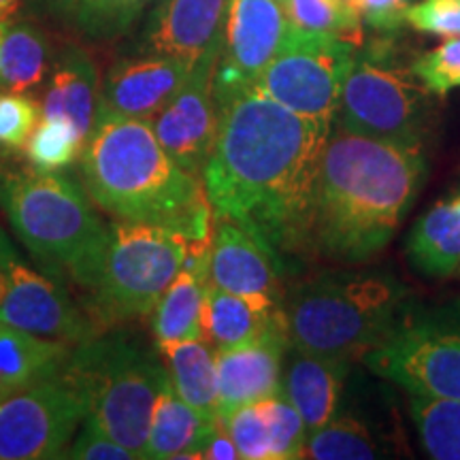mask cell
<instances>
[{"label": "cell", "instance_id": "cell-1", "mask_svg": "<svg viewBox=\"0 0 460 460\" xmlns=\"http://www.w3.org/2000/svg\"><path fill=\"white\" fill-rule=\"evenodd\" d=\"M220 130L203 186L216 220L239 224L278 254L307 247L309 216L331 124L279 105L256 85H224Z\"/></svg>", "mask_w": 460, "mask_h": 460}, {"label": "cell", "instance_id": "cell-2", "mask_svg": "<svg viewBox=\"0 0 460 460\" xmlns=\"http://www.w3.org/2000/svg\"><path fill=\"white\" fill-rule=\"evenodd\" d=\"M424 147L332 128L315 177L307 247L360 262L394 237L422 186Z\"/></svg>", "mask_w": 460, "mask_h": 460}, {"label": "cell", "instance_id": "cell-3", "mask_svg": "<svg viewBox=\"0 0 460 460\" xmlns=\"http://www.w3.org/2000/svg\"><path fill=\"white\" fill-rule=\"evenodd\" d=\"M79 163L88 197L118 220L154 224L194 241L211 239L203 180L164 152L149 119L101 109Z\"/></svg>", "mask_w": 460, "mask_h": 460}, {"label": "cell", "instance_id": "cell-4", "mask_svg": "<svg viewBox=\"0 0 460 460\" xmlns=\"http://www.w3.org/2000/svg\"><path fill=\"white\" fill-rule=\"evenodd\" d=\"M410 295L386 273H322L281 301L288 343L314 354L365 356L393 329Z\"/></svg>", "mask_w": 460, "mask_h": 460}, {"label": "cell", "instance_id": "cell-5", "mask_svg": "<svg viewBox=\"0 0 460 460\" xmlns=\"http://www.w3.org/2000/svg\"><path fill=\"white\" fill-rule=\"evenodd\" d=\"M0 203L34 256L66 269L75 284L88 290L99 271L109 226L94 214L77 181L54 171L20 172L3 183Z\"/></svg>", "mask_w": 460, "mask_h": 460}, {"label": "cell", "instance_id": "cell-6", "mask_svg": "<svg viewBox=\"0 0 460 460\" xmlns=\"http://www.w3.org/2000/svg\"><path fill=\"white\" fill-rule=\"evenodd\" d=\"M88 405V420L111 439L147 458L149 427L169 371L149 349L126 339L79 343L62 373Z\"/></svg>", "mask_w": 460, "mask_h": 460}, {"label": "cell", "instance_id": "cell-7", "mask_svg": "<svg viewBox=\"0 0 460 460\" xmlns=\"http://www.w3.org/2000/svg\"><path fill=\"white\" fill-rule=\"evenodd\" d=\"M209 241L154 224H109L99 271L88 286L92 307L109 324L152 314L190 254Z\"/></svg>", "mask_w": 460, "mask_h": 460}, {"label": "cell", "instance_id": "cell-8", "mask_svg": "<svg viewBox=\"0 0 460 460\" xmlns=\"http://www.w3.org/2000/svg\"><path fill=\"white\" fill-rule=\"evenodd\" d=\"M365 362L411 396L460 399V303L422 307L410 301Z\"/></svg>", "mask_w": 460, "mask_h": 460}, {"label": "cell", "instance_id": "cell-9", "mask_svg": "<svg viewBox=\"0 0 460 460\" xmlns=\"http://www.w3.org/2000/svg\"><path fill=\"white\" fill-rule=\"evenodd\" d=\"M430 92L411 68L373 56H354L335 122L356 135L424 147L430 128Z\"/></svg>", "mask_w": 460, "mask_h": 460}, {"label": "cell", "instance_id": "cell-10", "mask_svg": "<svg viewBox=\"0 0 460 460\" xmlns=\"http://www.w3.org/2000/svg\"><path fill=\"white\" fill-rule=\"evenodd\" d=\"M354 54L356 45L345 39L290 24L256 88L290 111L335 126L341 88Z\"/></svg>", "mask_w": 460, "mask_h": 460}, {"label": "cell", "instance_id": "cell-11", "mask_svg": "<svg viewBox=\"0 0 460 460\" xmlns=\"http://www.w3.org/2000/svg\"><path fill=\"white\" fill-rule=\"evenodd\" d=\"M88 416L84 396L65 376L0 401V460L65 458Z\"/></svg>", "mask_w": 460, "mask_h": 460}, {"label": "cell", "instance_id": "cell-12", "mask_svg": "<svg viewBox=\"0 0 460 460\" xmlns=\"http://www.w3.org/2000/svg\"><path fill=\"white\" fill-rule=\"evenodd\" d=\"M0 322L45 339L82 343L92 324L54 279L20 261L0 233Z\"/></svg>", "mask_w": 460, "mask_h": 460}, {"label": "cell", "instance_id": "cell-13", "mask_svg": "<svg viewBox=\"0 0 460 460\" xmlns=\"http://www.w3.org/2000/svg\"><path fill=\"white\" fill-rule=\"evenodd\" d=\"M217 58L200 60L190 71L180 92L149 119L164 152L199 180H203L207 160L214 152L220 130V111L214 99Z\"/></svg>", "mask_w": 460, "mask_h": 460}, {"label": "cell", "instance_id": "cell-14", "mask_svg": "<svg viewBox=\"0 0 460 460\" xmlns=\"http://www.w3.org/2000/svg\"><path fill=\"white\" fill-rule=\"evenodd\" d=\"M230 0H156L139 34L137 54L175 58L188 66L217 58Z\"/></svg>", "mask_w": 460, "mask_h": 460}, {"label": "cell", "instance_id": "cell-15", "mask_svg": "<svg viewBox=\"0 0 460 460\" xmlns=\"http://www.w3.org/2000/svg\"><path fill=\"white\" fill-rule=\"evenodd\" d=\"M290 20L278 0H230L214 85H256L278 54Z\"/></svg>", "mask_w": 460, "mask_h": 460}, {"label": "cell", "instance_id": "cell-16", "mask_svg": "<svg viewBox=\"0 0 460 460\" xmlns=\"http://www.w3.org/2000/svg\"><path fill=\"white\" fill-rule=\"evenodd\" d=\"M281 256L239 224L216 220L209 243V281L250 301L281 307Z\"/></svg>", "mask_w": 460, "mask_h": 460}, {"label": "cell", "instance_id": "cell-17", "mask_svg": "<svg viewBox=\"0 0 460 460\" xmlns=\"http://www.w3.org/2000/svg\"><path fill=\"white\" fill-rule=\"evenodd\" d=\"M192 66L175 58L137 54L115 62L101 85V109L122 118L152 119L180 92Z\"/></svg>", "mask_w": 460, "mask_h": 460}, {"label": "cell", "instance_id": "cell-18", "mask_svg": "<svg viewBox=\"0 0 460 460\" xmlns=\"http://www.w3.org/2000/svg\"><path fill=\"white\" fill-rule=\"evenodd\" d=\"M286 322L281 320L256 341L216 352L220 424L239 407L264 401L281 390V365L288 348Z\"/></svg>", "mask_w": 460, "mask_h": 460}, {"label": "cell", "instance_id": "cell-19", "mask_svg": "<svg viewBox=\"0 0 460 460\" xmlns=\"http://www.w3.org/2000/svg\"><path fill=\"white\" fill-rule=\"evenodd\" d=\"M352 358L303 352L288 345L281 365V390L301 413L309 433L329 424L341 410Z\"/></svg>", "mask_w": 460, "mask_h": 460}, {"label": "cell", "instance_id": "cell-20", "mask_svg": "<svg viewBox=\"0 0 460 460\" xmlns=\"http://www.w3.org/2000/svg\"><path fill=\"white\" fill-rule=\"evenodd\" d=\"M211 243V241H209ZM209 243L190 254L154 307L152 329L158 345L203 339V314L209 288Z\"/></svg>", "mask_w": 460, "mask_h": 460}, {"label": "cell", "instance_id": "cell-21", "mask_svg": "<svg viewBox=\"0 0 460 460\" xmlns=\"http://www.w3.org/2000/svg\"><path fill=\"white\" fill-rule=\"evenodd\" d=\"M101 111V79L92 58L79 48H68L58 58L45 92L41 118L66 119L82 141L90 137ZM84 147V146H82Z\"/></svg>", "mask_w": 460, "mask_h": 460}, {"label": "cell", "instance_id": "cell-22", "mask_svg": "<svg viewBox=\"0 0 460 460\" xmlns=\"http://www.w3.org/2000/svg\"><path fill=\"white\" fill-rule=\"evenodd\" d=\"M281 320V307L250 301L209 281L203 314V339L214 352H228L256 341Z\"/></svg>", "mask_w": 460, "mask_h": 460}, {"label": "cell", "instance_id": "cell-23", "mask_svg": "<svg viewBox=\"0 0 460 460\" xmlns=\"http://www.w3.org/2000/svg\"><path fill=\"white\" fill-rule=\"evenodd\" d=\"M68 358L66 341L32 335L0 322V379L9 394L60 377Z\"/></svg>", "mask_w": 460, "mask_h": 460}, {"label": "cell", "instance_id": "cell-24", "mask_svg": "<svg viewBox=\"0 0 460 460\" xmlns=\"http://www.w3.org/2000/svg\"><path fill=\"white\" fill-rule=\"evenodd\" d=\"M171 386L205 422L220 424L216 352L205 339L160 345Z\"/></svg>", "mask_w": 460, "mask_h": 460}, {"label": "cell", "instance_id": "cell-25", "mask_svg": "<svg viewBox=\"0 0 460 460\" xmlns=\"http://www.w3.org/2000/svg\"><path fill=\"white\" fill-rule=\"evenodd\" d=\"M220 424H209L169 384L158 396L147 439V458H200V452Z\"/></svg>", "mask_w": 460, "mask_h": 460}, {"label": "cell", "instance_id": "cell-26", "mask_svg": "<svg viewBox=\"0 0 460 460\" xmlns=\"http://www.w3.org/2000/svg\"><path fill=\"white\" fill-rule=\"evenodd\" d=\"M407 258L418 273L447 278L460 267V197L437 203L413 224Z\"/></svg>", "mask_w": 460, "mask_h": 460}, {"label": "cell", "instance_id": "cell-27", "mask_svg": "<svg viewBox=\"0 0 460 460\" xmlns=\"http://www.w3.org/2000/svg\"><path fill=\"white\" fill-rule=\"evenodd\" d=\"M49 65L45 34L32 24H4L0 34V88L24 94L43 82Z\"/></svg>", "mask_w": 460, "mask_h": 460}, {"label": "cell", "instance_id": "cell-28", "mask_svg": "<svg viewBox=\"0 0 460 460\" xmlns=\"http://www.w3.org/2000/svg\"><path fill=\"white\" fill-rule=\"evenodd\" d=\"M386 447L358 418L337 413L329 424L307 435L303 458L315 460H371L386 456Z\"/></svg>", "mask_w": 460, "mask_h": 460}, {"label": "cell", "instance_id": "cell-29", "mask_svg": "<svg viewBox=\"0 0 460 460\" xmlns=\"http://www.w3.org/2000/svg\"><path fill=\"white\" fill-rule=\"evenodd\" d=\"M411 418L430 458L460 460V399L411 396Z\"/></svg>", "mask_w": 460, "mask_h": 460}, {"label": "cell", "instance_id": "cell-30", "mask_svg": "<svg viewBox=\"0 0 460 460\" xmlns=\"http://www.w3.org/2000/svg\"><path fill=\"white\" fill-rule=\"evenodd\" d=\"M149 0H75L68 13L79 32L90 39H118L139 22Z\"/></svg>", "mask_w": 460, "mask_h": 460}, {"label": "cell", "instance_id": "cell-31", "mask_svg": "<svg viewBox=\"0 0 460 460\" xmlns=\"http://www.w3.org/2000/svg\"><path fill=\"white\" fill-rule=\"evenodd\" d=\"M286 15L301 31L329 32L360 45L362 20L343 0H288Z\"/></svg>", "mask_w": 460, "mask_h": 460}, {"label": "cell", "instance_id": "cell-32", "mask_svg": "<svg viewBox=\"0 0 460 460\" xmlns=\"http://www.w3.org/2000/svg\"><path fill=\"white\" fill-rule=\"evenodd\" d=\"M82 137L66 119L41 118L28 139V158L41 171H56L71 164L82 152Z\"/></svg>", "mask_w": 460, "mask_h": 460}, {"label": "cell", "instance_id": "cell-33", "mask_svg": "<svg viewBox=\"0 0 460 460\" xmlns=\"http://www.w3.org/2000/svg\"><path fill=\"white\" fill-rule=\"evenodd\" d=\"M258 402H261L269 437H271V460L303 458L307 429H305L301 413L288 401L284 390Z\"/></svg>", "mask_w": 460, "mask_h": 460}, {"label": "cell", "instance_id": "cell-34", "mask_svg": "<svg viewBox=\"0 0 460 460\" xmlns=\"http://www.w3.org/2000/svg\"><path fill=\"white\" fill-rule=\"evenodd\" d=\"M222 427L226 429L230 439L237 446L239 456L245 460H271V437L261 402L239 407L224 420Z\"/></svg>", "mask_w": 460, "mask_h": 460}, {"label": "cell", "instance_id": "cell-35", "mask_svg": "<svg viewBox=\"0 0 460 460\" xmlns=\"http://www.w3.org/2000/svg\"><path fill=\"white\" fill-rule=\"evenodd\" d=\"M411 71L433 94L446 96L450 90L460 88V37H450L439 48L420 56Z\"/></svg>", "mask_w": 460, "mask_h": 460}, {"label": "cell", "instance_id": "cell-36", "mask_svg": "<svg viewBox=\"0 0 460 460\" xmlns=\"http://www.w3.org/2000/svg\"><path fill=\"white\" fill-rule=\"evenodd\" d=\"M37 102L22 94H0V146L22 147L31 139L39 119Z\"/></svg>", "mask_w": 460, "mask_h": 460}, {"label": "cell", "instance_id": "cell-37", "mask_svg": "<svg viewBox=\"0 0 460 460\" xmlns=\"http://www.w3.org/2000/svg\"><path fill=\"white\" fill-rule=\"evenodd\" d=\"M405 20L420 32L460 37V0H420L407 7Z\"/></svg>", "mask_w": 460, "mask_h": 460}, {"label": "cell", "instance_id": "cell-38", "mask_svg": "<svg viewBox=\"0 0 460 460\" xmlns=\"http://www.w3.org/2000/svg\"><path fill=\"white\" fill-rule=\"evenodd\" d=\"M65 458L75 460H135V454L119 446L111 439L99 424L85 418L82 422V430L66 447Z\"/></svg>", "mask_w": 460, "mask_h": 460}, {"label": "cell", "instance_id": "cell-39", "mask_svg": "<svg viewBox=\"0 0 460 460\" xmlns=\"http://www.w3.org/2000/svg\"><path fill=\"white\" fill-rule=\"evenodd\" d=\"M352 7L360 15L362 24L379 32H396L405 24V0H354Z\"/></svg>", "mask_w": 460, "mask_h": 460}, {"label": "cell", "instance_id": "cell-40", "mask_svg": "<svg viewBox=\"0 0 460 460\" xmlns=\"http://www.w3.org/2000/svg\"><path fill=\"white\" fill-rule=\"evenodd\" d=\"M200 458H214V460H234L241 458L237 446L234 441L230 439V435L226 433V429L217 427L216 433L211 435V439L207 441V446L200 452Z\"/></svg>", "mask_w": 460, "mask_h": 460}, {"label": "cell", "instance_id": "cell-41", "mask_svg": "<svg viewBox=\"0 0 460 460\" xmlns=\"http://www.w3.org/2000/svg\"><path fill=\"white\" fill-rule=\"evenodd\" d=\"M22 0H0V24H7L9 17L15 13Z\"/></svg>", "mask_w": 460, "mask_h": 460}, {"label": "cell", "instance_id": "cell-42", "mask_svg": "<svg viewBox=\"0 0 460 460\" xmlns=\"http://www.w3.org/2000/svg\"><path fill=\"white\" fill-rule=\"evenodd\" d=\"M54 3H56L58 7H60V9H66V11H71V7H73V3H75V0H54Z\"/></svg>", "mask_w": 460, "mask_h": 460}, {"label": "cell", "instance_id": "cell-43", "mask_svg": "<svg viewBox=\"0 0 460 460\" xmlns=\"http://www.w3.org/2000/svg\"><path fill=\"white\" fill-rule=\"evenodd\" d=\"M7 396H11V394L7 393V388H4L3 379H0V401H3V399H7Z\"/></svg>", "mask_w": 460, "mask_h": 460}, {"label": "cell", "instance_id": "cell-44", "mask_svg": "<svg viewBox=\"0 0 460 460\" xmlns=\"http://www.w3.org/2000/svg\"><path fill=\"white\" fill-rule=\"evenodd\" d=\"M278 3H279L281 7H284V11H286V7H288V0H278Z\"/></svg>", "mask_w": 460, "mask_h": 460}, {"label": "cell", "instance_id": "cell-45", "mask_svg": "<svg viewBox=\"0 0 460 460\" xmlns=\"http://www.w3.org/2000/svg\"><path fill=\"white\" fill-rule=\"evenodd\" d=\"M343 3H348L349 7H352V3H354V0H343ZM352 9H354V7H352Z\"/></svg>", "mask_w": 460, "mask_h": 460}, {"label": "cell", "instance_id": "cell-46", "mask_svg": "<svg viewBox=\"0 0 460 460\" xmlns=\"http://www.w3.org/2000/svg\"><path fill=\"white\" fill-rule=\"evenodd\" d=\"M3 28H4V24H0V34H3Z\"/></svg>", "mask_w": 460, "mask_h": 460}, {"label": "cell", "instance_id": "cell-47", "mask_svg": "<svg viewBox=\"0 0 460 460\" xmlns=\"http://www.w3.org/2000/svg\"><path fill=\"white\" fill-rule=\"evenodd\" d=\"M405 3H407V4H410V3H411V0H405Z\"/></svg>", "mask_w": 460, "mask_h": 460}]
</instances>
